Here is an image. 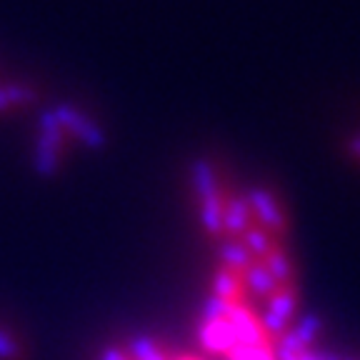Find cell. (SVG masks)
Here are the masks:
<instances>
[{"label":"cell","mask_w":360,"mask_h":360,"mask_svg":"<svg viewBox=\"0 0 360 360\" xmlns=\"http://www.w3.org/2000/svg\"><path fill=\"white\" fill-rule=\"evenodd\" d=\"M56 118L58 123L63 125L68 135H73V138H80L83 146H88L90 150H101L105 146V130L96 123L93 118H88L85 112H80L78 108L73 105H58L56 110Z\"/></svg>","instance_id":"7a4b0ae2"},{"label":"cell","mask_w":360,"mask_h":360,"mask_svg":"<svg viewBox=\"0 0 360 360\" xmlns=\"http://www.w3.org/2000/svg\"><path fill=\"white\" fill-rule=\"evenodd\" d=\"M22 345L18 343V338L8 333L6 328H0V360H22Z\"/></svg>","instance_id":"277c9868"},{"label":"cell","mask_w":360,"mask_h":360,"mask_svg":"<svg viewBox=\"0 0 360 360\" xmlns=\"http://www.w3.org/2000/svg\"><path fill=\"white\" fill-rule=\"evenodd\" d=\"M35 93L25 85H0V112L13 110V108L28 105Z\"/></svg>","instance_id":"3957f363"},{"label":"cell","mask_w":360,"mask_h":360,"mask_svg":"<svg viewBox=\"0 0 360 360\" xmlns=\"http://www.w3.org/2000/svg\"><path fill=\"white\" fill-rule=\"evenodd\" d=\"M345 150H348V155L353 158V160H358V163H360V130L348 138V143H345Z\"/></svg>","instance_id":"5b68a950"},{"label":"cell","mask_w":360,"mask_h":360,"mask_svg":"<svg viewBox=\"0 0 360 360\" xmlns=\"http://www.w3.org/2000/svg\"><path fill=\"white\" fill-rule=\"evenodd\" d=\"M68 133L63 130V125L58 123L56 112H45L40 118V138L35 143V170L45 178H53V175L60 170V155L63 146H65Z\"/></svg>","instance_id":"6da1fadb"}]
</instances>
